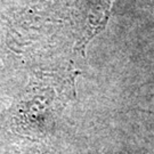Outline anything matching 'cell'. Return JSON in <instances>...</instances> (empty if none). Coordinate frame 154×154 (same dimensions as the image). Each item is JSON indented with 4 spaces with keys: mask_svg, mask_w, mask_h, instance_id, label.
Instances as JSON below:
<instances>
[{
    "mask_svg": "<svg viewBox=\"0 0 154 154\" xmlns=\"http://www.w3.org/2000/svg\"><path fill=\"white\" fill-rule=\"evenodd\" d=\"M112 1L113 0H89V2H93V6L90 7L89 11V16L94 34H96L98 30L103 28L106 20V13L110 9Z\"/></svg>",
    "mask_w": 154,
    "mask_h": 154,
    "instance_id": "1",
    "label": "cell"
}]
</instances>
